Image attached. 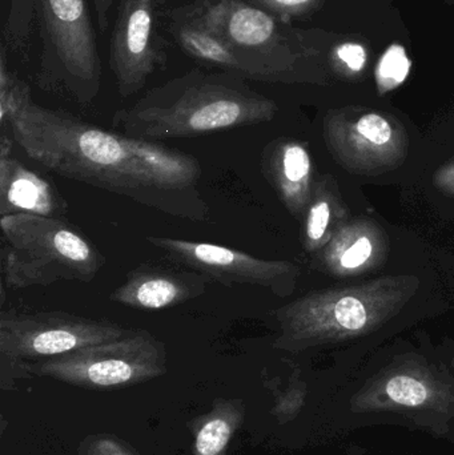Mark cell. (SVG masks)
Here are the masks:
<instances>
[{
  "label": "cell",
  "mask_w": 454,
  "mask_h": 455,
  "mask_svg": "<svg viewBox=\"0 0 454 455\" xmlns=\"http://www.w3.org/2000/svg\"><path fill=\"white\" fill-rule=\"evenodd\" d=\"M164 0H120L109 45V67L123 99L143 90L149 77L167 63L159 34Z\"/></svg>",
  "instance_id": "obj_8"
},
{
  "label": "cell",
  "mask_w": 454,
  "mask_h": 455,
  "mask_svg": "<svg viewBox=\"0 0 454 455\" xmlns=\"http://www.w3.org/2000/svg\"><path fill=\"white\" fill-rule=\"evenodd\" d=\"M372 254V243L367 237L359 238L341 257V265L346 269H354L364 264Z\"/></svg>",
  "instance_id": "obj_24"
},
{
  "label": "cell",
  "mask_w": 454,
  "mask_h": 455,
  "mask_svg": "<svg viewBox=\"0 0 454 455\" xmlns=\"http://www.w3.org/2000/svg\"><path fill=\"white\" fill-rule=\"evenodd\" d=\"M13 139L0 140V218L27 215L61 218L67 203L52 183L37 175L12 155Z\"/></svg>",
  "instance_id": "obj_12"
},
{
  "label": "cell",
  "mask_w": 454,
  "mask_h": 455,
  "mask_svg": "<svg viewBox=\"0 0 454 455\" xmlns=\"http://www.w3.org/2000/svg\"><path fill=\"white\" fill-rule=\"evenodd\" d=\"M146 240L178 264L226 286H261L285 294L298 270L290 262L258 259L218 243L163 235H147Z\"/></svg>",
  "instance_id": "obj_9"
},
{
  "label": "cell",
  "mask_w": 454,
  "mask_h": 455,
  "mask_svg": "<svg viewBox=\"0 0 454 455\" xmlns=\"http://www.w3.org/2000/svg\"><path fill=\"white\" fill-rule=\"evenodd\" d=\"M34 21L42 43L40 87L92 103L100 92L101 59L87 0H11L3 44L23 47Z\"/></svg>",
  "instance_id": "obj_3"
},
{
  "label": "cell",
  "mask_w": 454,
  "mask_h": 455,
  "mask_svg": "<svg viewBox=\"0 0 454 455\" xmlns=\"http://www.w3.org/2000/svg\"><path fill=\"white\" fill-rule=\"evenodd\" d=\"M208 283L205 275L195 270L140 265L128 273L124 283L112 291L109 299L131 309L159 312L203 296Z\"/></svg>",
  "instance_id": "obj_11"
},
{
  "label": "cell",
  "mask_w": 454,
  "mask_h": 455,
  "mask_svg": "<svg viewBox=\"0 0 454 455\" xmlns=\"http://www.w3.org/2000/svg\"><path fill=\"white\" fill-rule=\"evenodd\" d=\"M130 329L106 320L43 310L0 315V355L11 363L59 357L125 336Z\"/></svg>",
  "instance_id": "obj_7"
},
{
  "label": "cell",
  "mask_w": 454,
  "mask_h": 455,
  "mask_svg": "<svg viewBox=\"0 0 454 455\" xmlns=\"http://www.w3.org/2000/svg\"><path fill=\"white\" fill-rule=\"evenodd\" d=\"M356 132L375 146H384L391 140L392 125L386 117L378 114H365L357 120Z\"/></svg>",
  "instance_id": "obj_21"
},
{
  "label": "cell",
  "mask_w": 454,
  "mask_h": 455,
  "mask_svg": "<svg viewBox=\"0 0 454 455\" xmlns=\"http://www.w3.org/2000/svg\"><path fill=\"white\" fill-rule=\"evenodd\" d=\"M167 29L176 44L195 60L244 77V68L234 51L203 21L194 3L170 11Z\"/></svg>",
  "instance_id": "obj_13"
},
{
  "label": "cell",
  "mask_w": 454,
  "mask_h": 455,
  "mask_svg": "<svg viewBox=\"0 0 454 455\" xmlns=\"http://www.w3.org/2000/svg\"><path fill=\"white\" fill-rule=\"evenodd\" d=\"M242 400H218L212 411L195 422V455H226L235 433L244 421Z\"/></svg>",
  "instance_id": "obj_15"
},
{
  "label": "cell",
  "mask_w": 454,
  "mask_h": 455,
  "mask_svg": "<svg viewBox=\"0 0 454 455\" xmlns=\"http://www.w3.org/2000/svg\"><path fill=\"white\" fill-rule=\"evenodd\" d=\"M333 315H335L336 325L344 331L354 333L367 326V307L356 297L346 296L339 299Z\"/></svg>",
  "instance_id": "obj_19"
},
{
  "label": "cell",
  "mask_w": 454,
  "mask_h": 455,
  "mask_svg": "<svg viewBox=\"0 0 454 455\" xmlns=\"http://www.w3.org/2000/svg\"><path fill=\"white\" fill-rule=\"evenodd\" d=\"M32 100L31 88L19 79L7 63V50L2 43L0 53V125L3 130L12 117Z\"/></svg>",
  "instance_id": "obj_16"
},
{
  "label": "cell",
  "mask_w": 454,
  "mask_h": 455,
  "mask_svg": "<svg viewBox=\"0 0 454 455\" xmlns=\"http://www.w3.org/2000/svg\"><path fill=\"white\" fill-rule=\"evenodd\" d=\"M412 68V60L404 45L392 43L376 66L375 76L380 93L396 90L408 79Z\"/></svg>",
  "instance_id": "obj_17"
},
{
  "label": "cell",
  "mask_w": 454,
  "mask_h": 455,
  "mask_svg": "<svg viewBox=\"0 0 454 455\" xmlns=\"http://www.w3.org/2000/svg\"><path fill=\"white\" fill-rule=\"evenodd\" d=\"M243 2L266 11L285 23L290 19L312 12L319 5V0H243Z\"/></svg>",
  "instance_id": "obj_18"
},
{
  "label": "cell",
  "mask_w": 454,
  "mask_h": 455,
  "mask_svg": "<svg viewBox=\"0 0 454 455\" xmlns=\"http://www.w3.org/2000/svg\"><path fill=\"white\" fill-rule=\"evenodd\" d=\"M3 283L8 288L48 286L59 281L88 283L106 257L60 218L18 215L0 218Z\"/></svg>",
  "instance_id": "obj_4"
},
{
  "label": "cell",
  "mask_w": 454,
  "mask_h": 455,
  "mask_svg": "<svg viewBox=\"0 0 454 455\" xmlns=\"http://www.w3.org/2000/svg\"><path fill=\"white\" fill-rule=\"evenodd\" d=\"M359 413L412 411L452 414L454 392L450 385L416 371H397L365 387L352 400Z\"/></svg>",
  "instance_id": "obj_10"
},
{
  "label": "cell",
  "mask_w": 454,
  "mask_h": 455,
  "mask_svg": "<svg viewBox=\"0 0 454 455\" xmlns=\"http://www.w3.org/2000/svg\"><path fill=\"white\" fill-rule=\"evenodd\" d=\"M96 11V23H98L99 31L101 34L108 29L109 12H111L114 0H93Z\"/></svg>",
  "instance_id": "obj_26"
},
{
  "label": "cell",
  "mask_w": 454,
  "mask_h": 455,
  "mask_svg": "<svg viewBox=\"0 0 454 455\" xmlns=\"http://www.w3.org/2000/svg\"><path fill=\"white\" fill-rule=\"evenodd\" d=\"M436 181L444 191L454 195V163L437 173Z\"/></svg>",
  "instance_id": "obj_27"
},
{
  "label": "cell",
  "mask_w": 454,
  "mask_h": 455,
  "mask_svg": "<svg viewBox=\"0 0 454 455\" xmlns=\"http://www.w3.org/2000/svg\"><path fill=\"white\" fill-rule=\"evenodd\" d=\"M264 175L291 211H298L306 200L311 157L296 141H275L266 147L261 159Z\"/></svg>",
  "instance_id": "obj_14"
},
{
  "label": "cell",
  "mask_w": 454,
  "mask_h": 455,
  "mask_svg": "<svg viewBox=\"0 0 454 455\" xmlns=\"http://www.w3.org/2000/svg\"><path fill=\"white\" fill-rule=\"evenodd\" d=\"M306 395V387L303 384H293L277 398L274 414L280 422L291 421L298 416L299 411L303 408Z\"/></svg>",
  "instance_id": "obj_22"
},
{
  "label": "cell",
  "mask_w": 454,
  "mask_h": 455,
  "mask_svg": "<svg viewBox=\"0 0 454 455\" xmlns=\"http://www.w3.org/2000/svg\"><path fill=\"white\" fill-rule=\"evenodd\" d=\"M200 18L223 37L244 68V79L285 80L298 66L299 40L276 16L243 0H196Z\"/></svg>",
  "instance_id": "obj_6"
},
{
  "label": "cell",
  "mask_w": 454,
  "mask_h": 455,
  "mask_svg": "<svg viewBox=\"0 0 454 455\" xmlns=\"http://www.w3.org/2000/svg\"><path fill=\"white\" fill-rule=\"evenodd\" d=\"M330 205L324 200H319L312 205L307 216L306 235L309 243H317L322 240L330 226Z\"/></svg>",
  "instance_id": "obj_23"
},
{
  "label": "cell",
  "mask_w": 454,
  "mask_h": 455,
  "mask_svg": "<svg viewBox=\"0 0 454 455\" xmlns=\"http://www.w3.org/2000/svg\"><path fill=\"white\" fill-rule=\"evenodd\" d=\"M276 111V103L256 92L244 77L196 68L117 111L112 125L132 138L162 141L261 124Z\"/></svg>",
  "instance_id": "obj_2"
},
{
  "label": "cell",
  "mask_w": 454,
  "mask_h": 455,
  "mask_svg": "<svg viewBox=\"0 0 454 455\" xmlns=\"http://www.w3.org/2000/svg\"><path fill=\"white\" fill-rule=\"evenodd\" d=\"M332 60L338 69L346 75H360L367 67L368 52L359 42H343L332 51Z\"/></svg>",
  "instance_id": "obj_20"
},
{
  "label": "cell",
  "mask_w": 454,
  "mask_h": 455,
  "mask_svg": "<svg viewBox=\"0 0 454 455\" xmlns=\"http://www.w3.org/2000/svg\"><path fill=\"white\" fill-rule=\"evenodd\" d=\"M15 143L45 170L172 218L207 220L199 160L159 141L104 130L61 109L28 101L7 125Z\"/></svg>",
  "instance_id": "obj_1"
},
{
  "label": "cell",
  "mask_w": 454,
  "mask_h": 455,
  "mask_svg": "<svg viewBox=\"0 0 454 455\" xmlns=\"http://www.w3.org/2000/svg\"><path fill=\"white\" fill-rule=\"evenodd\" d=\"M88 455H133L120 441L112 437L95 438L90 443Z\"/></svg>",
  "instance_id": "obj_25"
},
{
  "label": "cell",
  "mask_w": 454,
  "mask_h": 455,
  "mask_svg": "<svg viewBox=\"0 0 454 455\" xmlns=\"http://www.w3.org/2000/svg\"><path fill=\"white\" fill-rule=\"evenodd\" d=\"M26 368L35 376L83 389H123L164 376L167 350L149 331L130 329L120 339L27 363Z\"/></svg>",
  "instance_id": "obj_5"
}]
</instances>
